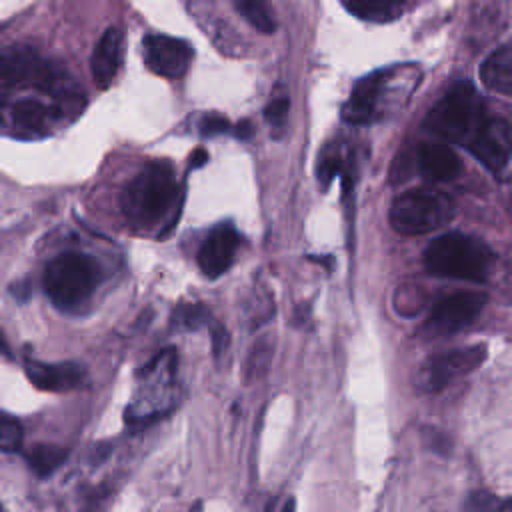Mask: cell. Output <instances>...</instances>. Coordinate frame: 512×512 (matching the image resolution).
<instances>
[{"instance_id":"cell-23","label":"cell","mask_w":512,"mask_h":512,"mask_svg":"<svg viewBox=\"0 0 512 512\" xmlns=\"http://www.w3.org/2000/svg\"><path fill=\"white\" fill-rule=\"evenodd\" d=\"M174 322L186 330H198L210 322V312L202 304H184L174 312Z\"/></svg>"},{"instance_id":"cell-7","label":"cell","mask_w":512,"mask_h":512,"mask_svg":"<svg viewBox=\"0 0 512 512\" xmlns=\"http://www.w3.org/2000/svg\"><path fill=\"white\" fill-rule=\"evenodd\" d=\"M486 354L488 350L484 344H474L428 358L418 376L420 388L426 392L444 390L452 380L474 372L486 360Z\"/></svg>"},{"instance_id":"cell-6","label":"cell","mask_w":512,"mask_h":512,"mask_svg":"<svg viewBox=\"0 0 512 512\" xmlns=\"http://www.w3.org/2000/svg\"><path fill=\"white\" fill-rule=\"evenodd\" d=\"M454 212L452 200L434 190H408L394 198L388 218L400 234H426L450 222Z\"/></svg>"},{"instance_id":"cell-25","label":"cell","mask_w":512,"mask_h":512,"mask_svg":"<svg viewBox=\"0 0 512 512\" xmlns=\"http://www.w3.org/2000/svg\"><path fill=\"white\" fill-rule=\"evenodd\" d=\"M288 110H290V98L288 96H276L268 102V106L264 110V116L274 128H278V126H284Z\"/></svg>"},{"instance_id":"cell-21","label":"cell","mask_w":512,"mask_h":512,"mask_svg":"<svg viewBox=\"0 0 512 512\" xmlns=\"http://www.w3.org/2000/svg\"><path fill=\"white\" fill-rule=\"evenodd\" d=\"M234 6L240 16L258 32L272 34L276 30V22L270 14L266 0H234Z\"/></svg>"},{"instance_id":"cell-2","label":"cell","mask_w":512,"mask_h":512,"mask_svg":"<svg viewBox=\"0 0 512 512\" xmlns=\"http://www.w3.org/2000/svg\"><path fill=\"white\" fill-rule=\"evenodd\" d=\"M492 262V250L478 238L462 232L440 234L424 252L426 270L442 278L482 282L488 276Z\"/></svg>"},{"instance_id":"cell-30","label":"cell","mask_w":512,"mask_h":512,"mask_svg":"<svg viewBox=\"0 0 512 512\" xmlns=\"http://www.w3.org/2000/svg\"><path fill=\"white\" fill-rule=\"evenodd\" d=\"M266 512H274V504H270V508Z\"/></svg>"},{"instance_id":"cell-18","label":"cell","mask_w":512,"mask_h":512,"mask_svg":"<svg viewBox=\"0 0 512 512\" xmlns=\"http://www.w3.org/2000/svg\"><path fill=\"white\" fill-rule=\"evenodd\" d=\"M54 116L52 108H46L42 102L32 98L16 100L10 108V118L14 130L26 136H40L48 130V122Z\"/></svg>"},{"instance_id":"cell-1","label":"cell","mask_w":512,"mask_h":512,"mask_svg":"<svg viewBox=\"0 0 512 512\" xmlns=\"http://www.w3.org/2000/svg\"><path fill=\"white\" fill-rule=\"evenodd\" d=\"M176 198L174 170L166 162H152L126 184L120 206L132 228L152 230L170 214Z\"/></svg>"},{"instance_id":"cell-14","label":"cell","mask_w":512,"mask_h":512,"mask_svg":"<svg viewBox=\"0 0 512 512\" xmlns=\"http://www.w3.org/2000/svg\"><path fill=\"white\" fill-rule=\"evenodd\" d=\"M26 376L36 388L50 392H66L82 384L84 368L76 362H58L44 364L38 360L26 362Z\"/></svg>"},{"instance_id":"cell-11","label":"cell","mask_w":512,"mask_h":512,"mask_svg":"<svg viewBox=\"0 0 512 512\" xmlns=\"http://www.w3.org/2000/svg\"><path fill=\"white\" fill-rule=\"evenodd\" d=\"M238 248V232L232 224L216 226L198 250V266L204 276L218 278L222 276L236 254Z\"/></svg>"},{"instance_id":"cell-17","label":"cell","mask_w":512,"mask_h":512,"mask_svg":"<svg viewBox=\"0 0 512 512\" xmlns=\"http://www.w3.org/2000/svg\"><path fill=\"white\" fill-rule=\"evenodd\" d=\"M482 84L502 96H512V46H500L480 66Z\"/></svg>"},{"instance_id":"cell-15","label":"cell","mask_w":512,"mask_h":512,"mask_svg":"<svg viewBox=\"0 0 512 512\" xmlns=\"http://www.w3.org/2000/svg\"><path fill=\"white\" fill-rule=\"evenodd\" d=\"M458 154L440 142H428L418 148V168L426 180L446 182L460 174Z\"/></svg>"},{"instance_id":"cell-16","label":"cell","mask_w":512,"mask_h":512,"mask_svg":"<svg viewBox=\"0 0 512 512\" xmlns=\"http://www.w3.org/2000/svg\"><path fill=\"white\" fill-rule=\"evenodd\" d=\"M42 58L26 48H8L2 52L0 82L4 88L18 84H32Z\"/></svg>"},{"instance_id":"cell-8","label":"cell","mask_w":512,"mask_h":512,"mask_svg":"<svg viewBox=\"0 0 512 512\" xmlns=\"http://www.w3.org/2000/svg\"><path fill=\"white\" fill-rule=\"evenodd\" d=\"M466 146L496 178L512 180V126L508 122L484 120Z\"/></svg>"},{"instance_id":"cell-29","label":"cell","mask_w":512,"mask_h":512,"mask_svg":"<svg viewBox=\"0 0 512 512\" xmlns=\"http://www.w3.org/2000/svg\"><path fill=\"white\" fill-rule=\"evenodd\" d=\"M208 160V154L202 150V148H198L194 154H192V158H190V166H200V164H204Z\"/></svg>"},{"instance_id":"cell-24","label":"cell","mask_w":512,"mask_h":512,"mask_svg":"<svg viewBox=\"0 0 512 512\" xmlns=\"http://www.w3.org/2000/svg\"><path fill=\"white\" fill-rule=\"evenodd\" d=\"M22 438H24V432H22V426L16 418H12L10 414H4L2 416V422H0V446L4 452H16L22 448Z\"/></svg>"},{"instance_id":"cell-26","label":"cell","mask_w":512,"mask_h":512,"mask_svg":"<svg viewBox=\"0 0 512 512\" xmlns=\"http://www.w3.org/2000/svg\"><path fill=\"white\" fill-rule=\"evenodd\" d=\"M340 172V158L336 154H324L318 162V182L322 184V188H328V184L334 180V176Z\"/></svg>"},{"instance_id":"cell-27","label":"cell","mask_w":512,"mask_h":512,"mask_svg":"<svg viewBox=\"0 0 512 512\" xmlns=\"http://www.w3.org/2000/svg\"><path fill=\"white\" fill-rule=\"evenodd\" d=\"M230 130V122L226 116H220V114H208L202 118L200 122V132L204 136H214V134H222Z\"/></svg>"},{"instance_id":"cell-22","label":"cell","mask_w":512,"mask_h":512,"mask_svg":"<svg viewBox=\"0 0 512 512\" xmlns=\"http://www.w3.org/2000/svg\"><path fill=\"white\" fill-rule=\"evenodd\" d=\"M466 512H512V500H500L492 492H472L466 502Z\"/></svg>"},{"instance_id":"cell-3","label":"cell","mask_w":512,"mask_h":512,"mask_svg":"<svg viewBox=\"0 0 512 512\" xmlns=\"http://www.w3.org/2000/svg\"><path fill=\"white\" fill-rule=\"evenodd\" d=\"M100 282L98 262L80 252H64L48 262L42 284L48 300L62 312H80Z\"/></svg>"},{"instance_id":"cell-13","label":"cell","mask_w":512,"mask_h":512,"mask_svg":"<svg viewBox=\"0 0 512 512\" xmlns=\"http://www.w3.org/2000/svg\"><path fill=\"white\" fill-rule=\"evenodd\" d=\"M122 52H124V36L120 28H108L96 42L90 68L92 78L100 88H108L122 64Z\"/></svg>"},{"instance_id":"cell-20","label":"cell","mask_w":512,"mask_h":512,"mask_svg":"<svg viewBox=\"0 0 512 512\" xmlns=\"http://www.w3.org/2000/svg\"><path fill=\"white\" fill-rule=\"evenodd\" d=\"M66 456L68 452L62 446H52V444H36L24 454L28 466L38 476H48L54 470H58L64 464Z\"/></svg>"},{"instance_id":"cell-28","label":"cell","mask_w":512,"mask_h":512,"mask_svg":"<svg viewBox=\"0 0 512 512\" xmlns=\"http://www.w3.org/2000/svg\"><path fill=\"white\" fill-rule=\"evenodd\" d=\"M252 136V124L248 120H242L238 126H236V138L240 140H248Z\"/></svg>"},{"instance_id":"cell-19","label":"cell","mask_w":512,"mask_h":512,"mask_svg":"<svg viewBox=\"0 0 512 512\" xmlns=\"http://www.w3.org/2000/svg\"><path fill=\"white\" fill-rule=\"evenodd\" d=\"M342 6L360 20L368 22H390L402 14L400 0H340Z\"/></svg>"},{"instance_id":"cell-12","label":"cell","mask_w":512,"mask_h":512,"mask_svg":"<svg viewBox=\"0 0 512 512\" xmlns=\"http://www.w3.org/2000/svg\"><path fill=\"white\" fill-rule=\"evenodd\" d=\"M386 80H388V74L384 72H374L362 78L342 106V120L352 126H364L372 122L376 118L380 94H382V88L386 86Z\"/></svg>"},{"instance_id":"cell-10","label":"cell","mask_w":512,"mask_h":512,"mask_svg":"<svg viewBox=\"0 0 512 512\" xmlns=\"http://www.w3.org/2000/svg\"><path fill=\"white\" fill-rule=\"evenodd\" d=\"M144 64L150 72L162 78H180L186 74L192 62V46L186 40L166 36V34H148L142 40Z\"/></svg>"},{"instance_id":"cell-9","label":"cell","mask_w":512,"mask_h":512,"mask_svg":"<svg viewBox=\"0 0 512 512\" xmlns=\"http://www.w3.org/2000/svg\"><path fill=\"white\" fill-rule=\"evenodd\" d=\"M486 304V294L482 292H456L438 300L424 324L426 332L434 336L454 334L470 326Z\"/></svg>"},{"instance_id":"cell-4","label":"cell","mask_w":512,"mask_h":512,"mask_svg":"<svg viewBox=\"0 0 512 512\" xmlns=\"http://www.w3.org/2000/svg\"><path fill=\"white\" fill-rule=\"evenodd\" d=\"M176 360L178 358L174 350H164L144 366L132 402L126 408V422L146 426L174 406Z\"/></svg>"},{"instance_id":"cell-5","label":"cell","mask_w":512,"mask_h":512,"mask_svg":"<svg viewBox=\"0 0 512 512\" xmlns=\"http://www.w3.org/2000/svg\"><path fill=\"white\" fill-rule=\"evenodd\" d=\"M480 124V100L476 88L466 80L452 84L424 120V128L430 134L462 144L470 142Z\"/></svg>"}]
</instances>
